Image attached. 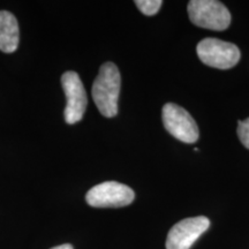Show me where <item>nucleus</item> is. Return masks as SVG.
Here are the masks:
<instances>
[{"instance_id": "nucleus-3", "label": "nucleus", "mask_w": 249, "mask_h": 249, "mask_svg": "<svg viewBox=\"0 0 249 249\" xmlns=\"http://www.w3.org/2000/svg\"><path fill=\"white\" fill-rule=\"evenodd\" d=\"M197 55L207 66L217 70H230L240 60L241 53L233 43L218 38H204L197 44Z\"/></svg>"}, {"instance_id": "nucleus-5", "label": "nucleus", "mask_w": 249, "mask_h": 249, "mask_svg": "<svg viewBox=\"0 0 249 249\" xmlns=\"http://www.w3.org/2000/svg\"><path fill=\"white\" fill-rule=\"evenodd\" d=\"M165 129L177 140L183 143H195L198 140V127L195 120L185 108L169 103L163 107Z\"/></svg>"}, {"instance_id": "nucleus-4", "label": "nucleus", "mask_w": 249, "mask_h": 249, "mask_svg": "<svg viewBox=\"0 0 249 249\" xmlns=\"http://www.w3.org/2000/svg\"><path fill=\"white\" fill-rule=\"evenodd\" d=\"M135 198L133 189L124 183L107 181L92 187L87 193V203L93 208H120L132 203Z\"/></svg>"}, {"instance_id": "nucleus-11", "label": "nucleus", "mask_w": 249, "mask_h": 249, "mask_svg": "<svg viewBox=\"0 0 249 249\" xmlns=\"http://www.w3.org/2000/svg\"><path fill=\"white\" fill-rule=\"evenodd\" d=\"M51 249H73V247H71V245H70V244H65V245L57 246V247H53Z\"/></svg>"}, {"instance_id": "nucleus-9", "label": "nucleus", "mask_w": 249, "mask_h": 249, "mask_svg": "<svg viewBox=\"0 0 249 249\" xmlns=\"http://www.w3.org/2000/svg\"><path fill=\"white\" fill-rule=\"evenodd\" d=\"M135 5L143 14L151 17L160 11L163 1L161 0H136Z\"/></svg>"}, {"instance_id": "nucleus-7", "label": "nucleus", "mask_w": 249, "mask_h": 249, "mask_svg": "<svg viewBox=\"0 0 249 249\" xmlns=\"http://www.w3.org/2000/svg\"><path fill=\"white\" fill-rule=\"evenodd\" d=\"M210 220L204 216L186 218L170 230L166 249H189L209 229Z\"/></svg>"}, {"instance_id": "nucleus-10", "label": "nucleus", "mask_w": 249, "mask_h": 249, "mask_svg": "<svg viewBox=\"0 0 249 249\" xmlns=\"http://www.w3.org/2000/svg\"><path fill=\"white\" fill-rule=\"evenodd\" d=\"M238 136L242 144L247 149H249V118H247L244 121H239Z\"/></svg>"}, {"instance_id": "nucleus-6", "label": "nucleus", "mask_w": 249, "mask_h": 249, "mask_svg": "<svg viewBox=\"0 0 249 249\" xmlns=\"http://www.w3.org/2000/svg\"><path fill=\"white\" fill-rule=\"evenodd\" d=\"M61 85L67 98L64 116L68 124H74L82 120L88 98L79 74L75 71H66L61 76Z\"/></svg>"}, {"instance_id": "nucleus-8", "label": "nucleus", "mask_w": 249, "mask_h": 249, "mask_svg": "<svg viewBox=\"0 0 249 249\" xmlns=\"http://www.w3.org/2000/svg\"><path fill=\"white\" fill-rule=\"evenodd\" d=\"M18 24L17 18L9 12H0V51L13 53L18 46Z\"/></svg>"}, {"instance_id": "nucleus-2", "label": "nucleus", "mask_w": 249, "mask_h": 249, "mask_svg": "<svg viewBox=\"0 0 249 249\" xmlns=\"http://www.w3.org/2000/svg\"><path fill=\"white\" fill-rule=\"evenodd\" d=\"M187 9L193 24L200 28L222 31L231 24V13L217 0H192Z\"/></svg>"}, {"instance_id": "nucleus-1", "label": "nucleus", "mask_w": 249, "mask_h": 249, "mask_svg": "<svg viewBox=\"0 0 249 249\" xmlns=\"http://www.w3.org/2000/svg\"><path fill=\"white\" fill-rule=\"evenodd\" d=\"M120 71L113 62H105L92 85V98L98 111L104 117L112 118L118 113L120 95Z\"/></svg>"}]
</instances>
